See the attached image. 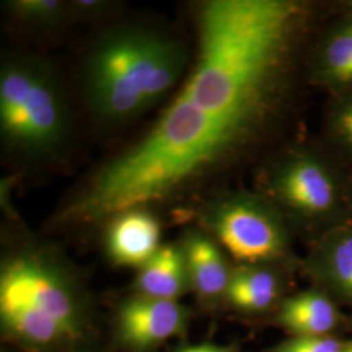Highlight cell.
<instances>
[{"label":"cell","mask_w":352,"mask_h":352,"mask_svg":"<svg viewBox=\"0 0 352 352\" xmlns=\"http://www.w3.org/2000/svg\"><path fill=\"white\" fill-rule=\"evenodd\" d=\"M300 17L289 0L206 3L199 59L180 94L241 142L270 104Z\"/></svg>","instance_id":"6da1fadb"},{"label":"cell","mask_w":352,"mask_h":352,"mask_svg":"<svg viewBox=\"0 0 352 352\" xmlns=\"http://www.w3.org/2000/svg\"><path fill=\"white\" fill-rule=\"evenodd\" d=\"M239 144L180 94L145 139L102 168L74 212L91 221L139 209L162 199Z\"/></svg>","instance_id":"7a4b0ae2"},{"label":"cell","mask_w":352,"mask_h":352,"mask_svg":"<svg viewBox=\"0 0 352 352\" xmlns=\"http://www.w3.org/2000/svg\"><path fill=\"white\" fill-rule=\"evenodd\" d=\"M184 63V50L173 38L133 28L110 32L85 68L89 104L102 119H131L173 88Z\"/></svg>","instance_id":"3957f363"},{"label":"cell","mask_w":352,"mask_h":352,"mask_svg":"<svg viewBox=\"0 0 352 352\" xmlns=\"http://www.w3.org/2000/svg\"><path fill=\"white\" fill-rule=\"evenodd\" d=\"M60 89L47 64L16 59L0 75V126L4 140L30 153L54 149L65 132Z\"/></svg>","instance_id":"277c9868"},{"label":"cell","mask_w":352,"mask_h":352,"mask_svg":"<svg viewBox=\"0 0 352 352\" xmlns=\"http://www.w3.org/2000/svg\"><path fill=\"white\" fill-rule=\"evenodd\" d=\"M209 225L227 251L244 265L277 261L287 252L283 222L257 197L239 195L217 202L209 212Z\"/></svg>","instance_id":"5b68a950"},{"label":"cell","mask_w":352,"mask_h":352,"mask_svg":"<svg viewBox=\"0 0 352 352\" xmlns=\"http://www.w3.org/2000/svg\"><path fill=\"white\" fill-rule=\"evenodd\" d=\"M0 302L26 304L60 322L72 340L80 333L81 311L68 278L45 257L21 253L3 265Z\"/></svg>","instance_id":"8992f818"},{"label":"cell","mask_w":352,"mask_h":352,"mask_svg":"<svg viewBox=\"0 0 352 352\" xmlns=\"http://www.w3.org/2000/svg\"><path fill=\"white\" fill-rule=\"evenodd\" d=\"M278 201L307 219H324L340 206V190L327 164L312 155H295L272 177Z\"/></svg>","instance_id":"52a82bcc"},{"label":"cell","mask_w":352,"mask_h":352,"mask_svg":"<svg viewBox=\"0 0 352 352\" xmlns=\"http://www.w3.org/2000/svg\"><path fill=\"white\" fill-rule=\"evenodd\" d=\"M187 322L188 314L179 302L139 295L120 307L118 331L128 347L142 351L182 334Z\"/></svg>","instance_id":"ba28073f"},{"label":"cell","mask_w":352,"mask_h":352,"mask_svg":"<svg viewBox=\"0 0 352 352\" xmlns=\"http://www.w3.org/2000/svg\"><path fill=\"white\" fill-rule=\"evenodd\" d=\"M161 225L153 214L132 209L113 217L106 250L113 264L142 267L161 248Z\"/></svg>","instance_id":"9c48e42d"},{"label":"cell","mask_w":352,"mask_h":352,"mask_svg":"<svg viewBox=\"0 0 352 352\" xmlns=\"http://www.w3.org/2000/svg\"><path fill=\"white\" fill-rule=\"evenodd\" d=\"M308 270L320 286L352 302V226L331 230L316 245Z\"/></svg>","instance_id":"30bf717a"},{"label":"cell","mask_w":352,"mask_h":352,"mask_svg":"<svg viewBox=\"0 0 352 352\" xmlns=\"http://www.w3.org/2000/svg\"><path fill=\"white\" fill-rule=\"evenodd\" d=\"M182 247L190 287L206 302L226 298L232 270L219 247L201 232H190Z\"/></svg>","instance_id":"8fae6325"},{"label":"cell","mask_w":352,"mask_h":352,"mask_svg":"<svg viewBox=\"0 0 352 352\" xmlns=\"http://www.w3.org/2000/svg\"><path fill=\"white\" fill-rule=\"evenodd\" d=\"M136 286L141 296L176 302L190 287L183 247H161L140 267Z\"/></svg>","instance_id":"7c38bea8"},{"label":"cell","mask_w":352,"mask_h":352,"mask_svg":"<svg viewBox=\"0 0 352 352\" xmlns=\"http://www.w3.org/2000/svg\"><path fill=\"white\" fill-rule=\"evenodd\" d=\"M338 312L325 294L307 291L282 302L279 324L295 337L327 336L338 322Z\"/></svg>","instance_id":"4fadbf2b"},{"label":"cell","mask_w":352,"mask_h":352,"mask_svg":"<svg viewBox=\"0 0 352 352\" xmlns=\"http://www.w3.org/2000/svg\"><path fill=\"white\" fill-rule=\"evenodd\" d=\"M0 314L6 330L28 346L47 349L72 340L60 322L23 302H0Z\"/></svg>","instance_id":"5bb4252c"},{"label":"cell","mask_w":352,"mask_h":352,"mask_svg":"<svg viewBox=\"0 0 352 352\" xmlns=\"http://www.w3.org/2000/svg\"><path fill=\"white\" fill-rule=\"evenodd\" d=\"M280 280L264 265H241L232 270L226 299L244 312H264L280 296Z\"/></svg>","instance_id":"9a60e30c"},{"label":"cell","mask_w":352,"mask_h":352,"mask_svg":"<svg viewBox=\"0 0 352 352\" xmlns=\"http://www.w3.org/2000/svg\"><path fill=\"white\" fill-rule=\"evenodd\" d=\"M320 76L333 85L352 84V23L337 28L320 54Z\"/></svg>","instance_id":"2e32d148"},{"label":"cell","mask_w":352,"mask_h":352,"mask_svg":"<svg viewBox=\"0 0 352 352\" xmlns=\"http://www.w3.org/2000/svg\"><path fill=\"white\" fill-rule=\"evenodd\" d=\"M12 12L21 20L37 25H50L63 16V3L56 0H16L8 3Z\"/></svg>","instance_id":"e0dca14e"},{"label":"cell","mask_w":352,"mask_h":352,"mask_svg":"<svg viewBox=\"0 0 352 352\" xmlns=\"http://www.w3.org/2000/svg\"><path fill=\"white\" fill-rule=\"evenodd\" d=\"M346 349L347 346L336 338L327 336H307L294 337L278 344L270 352H344Z\"/></svg>","instance_id":"ac0fdd59"},{"label":"cell","mask_w":352,"mask_h":352,"mask_svg":"<svg viewBox=\"0 0 352 352\" xmlns=\"http://www.w3.org/2000/svg\"><path fill=\"white\" fill-rule=\"evenodd\" d=\"M330 126L340 144L352 153V97L340 101V104L334 109Z\"/></svg>","instance_id":"d6986e66"},{"label":"cell","mask_w":352,"mask_h":352,"mask_svg":"<svg viewBox=\"0 0 352 352\" xmlns=\"http://www.w3.org/2000/svg\"><path fill=\"white\" fill-rule=\"evenodd\" d=\"M72 4H74L72 8L76 12L82 13V14L100 12L102 8L106 7L102 1H94V0H78Z\"/></svg>","instance_id":"ffe728a7"},{"label":"cell","mask_w":352,"mask_h":352,"mask_svg":"<svg viewBox=\"0 0 352 352\" xmlns=\"http://www.w3.org/2000/svg\"><path fill=\"white\" fill-rule=\"evenodd\" d=\"M179 352H236L234 349L223 347V346H215V344H199V346H190L186 347Z\"/></svg>","instance_id":"44dd1931"},{"label":"cell","mask_w":352,"mask_h":352,"mask_svg":"<svg viewBox=\"0 0 352 352\" xmlns=\"http://www.w3.org/2000/svg\"><path fill=\"white\" fill-rule=\"evenodd\" d=\"M346 8H347V14H349V21H351L352 23V1H349L347 3V6H346Z\"/></svg>","instance_id":"7402d4cb"},{"label":"cell","mask_w":352,"mask_h":352,"mask_svg":"<svg viewBox=\"0 0 352 352\" xmlns=\"http://www.w3.org/2000/svg\"><path fill=\"white\" fill-rule=\"evenodd\" d=\"M344 352H352V346H350V347H347V349L344 350Z\"/></svg>","instance_id":"603a6c76"}]
</instances>
